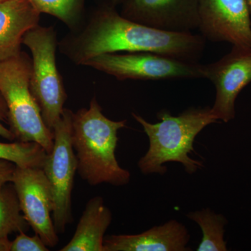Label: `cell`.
Here are the masks:
<instances>
[{
  "instance_id": "25",
  "label": "cell",
  "mask_w": 251,
  "mask_h": 251,
  "mask_svg": "<svg viewBox=\"0 0 251 251\" xmlns=\"http://www.w3.org/2000/svg\"><path fill=\"white\" fill-rule=\"evenodd\" d=\"M5 1V0H0V2H1V1Z\"/></svg>"
},
{
  "instance_id": "13",
  "label": "cell",
  "mask_w": 251,
  "mask_h": 251,
  "mask_svg": "<svg viewBox=\"0 0 251 251\" xmlns=\"http://www.w3.org/2000/svg\"><path fill=\"white\" fill-rule=\"evenodd\" d=\"M40 15L28 0L0 2V62L21 52L25 34L39 25Z\"/></svg>"
},
{
  "instance_id": "6",
  "label": "cell",
  "mask_w": 251,
  "mask_h": 251,
  "mask_svg": "<svg viewBox=\"0 0 251 251\" xmlns=\"http://www.w3.org/2000/svg\"><path fill=\"white\" fill-rule=\"evenodd\" d=\"M72 115V110L64 108L52 130L53 148L48 153L43 167L53 193L52 220L57 234L64 233L68 225L74 221L72 192L77 161L71 137Z\"/></svg>"
},
{
  "instance_id": "17",
  "label": "cell",
  "mask_w": 251,
  "mask_h": 251,
  "mask_svg": "<svg viewBox=\"0 0 251 251\" xmlns=\"http://www.w3.org/2000/svg\"><path fill=\"white\" fill-rule=\"evenodd\" d=\"M48 153L40 145L32 142H0V159L21 168H43Z\"/></svg>"
},
{
  "instance_id": "12",
  "label": "cell",
  "mask_w": 251,
  "mask_h": 251,
  "mask_svg": "<svg viewBox=\"0 0 251 251\" xmlns=\"http://www.w3.org/2000/svg\"><path fill=\"white\" fill-rule=\"evenodd\" d=\"M191 236L184 225L171 220L138 234L105 236L104 251H186Z\"/></svg>"
},
{
  "instance_id": "8",
  "label": "cell",
  "mask_w": 251,
  "mask_h": 251,
  "mask_svg": "<svg viewBox=\"0 0 251 251\" xmlns=\"http://www.w3.org/2000/svg\"><path fill=\"white\" fill-rule=\"evenodd\" d=\"M25 219L49 248L58 244L52 188L43 168L16 167L12 181Z\"/></svg>"
},
{
  "instance_id": "18",
  "label": "cell",
  "mask_w": 251,
  "mask_h": 251,
  "mask_svg": "<svg viewBox=\"0 0 251 251\" xmlns=\"http://www.w3.org/2000/svg\"><path fill=\"white\" fill-rule=\"evenodd\" d=\"M40 14L51 15L69 28L76 27L85 0H28Z\"/></svg>"
},
{
  "instance_id": "2",
  "label": "cell",
  "mask_w": 251,
  "mask_h": 251,
  "mask_svg": "<svg viewBox=\"0 0 251 251\" xmlns=\"http://www.w3.org/2000/svg\"><path fill=\"white\" fill-rule=\"evenodd\" d=\"M126 124V120L113 121L105 117L96 97L88 108L72 112L71 137L77 173L90 186H122L129 183L130 172L120 166L115 156L118 131Z\"/></svg>"
},
{
  "instance_id": "22",
  "label": "cell",
  "mask_w": 251,
  "mask_h": 251,
  "mask_svg": "<svg viewBox=\"0 0 251 251\" xmlns=\"http://www.w3.org/2000/svg\"><path fill=\"white\" fill-rule=\"evenodd\" d=\"M12 241L9 240V237H0V251H11Z\"/></svg>"
},
{
  "instance_id": "7",
  "label": "cell",
  "mask_w": 251,
  "mask_h": 251,
  "mask_svg": "<svg viewBox=\"0 0 251 251\" xmlns=\"http://www.w3.org/2000/svg\"><path fill=\"white\" fill-rule=\"evenodd\" d=\"M83 65L119 80L204 78L202 64L150 52L100 54Z\"/></svg>"
},
{
  "instance_id": "9",
  "label": "cell",
  "mask_w": 251,
  "mask_h": 251,
  "mask_svg": "<svg viewBox=\"0 0 251 251\" xmlns=\"http://www.w3.org/2000/svg\"><path fill=\"white\" fill-rule=\"evenodd\" d=\"M204 78L214 84L216 99L211 108L217 121L227 123L236 116L238 96L251 82V48L233 46L219 60L202 65Z\"/></svg>"
},
{
  "instance_id": "4",
  "label": "cell",
  "mask_w": 251,
  "mask_h": 251,
  "mask_svg": "<svg viewBox=\"0 0 251 251\" xmlns=\"http://www.w3.org/2000/svg\"><path fill=\"white\" fill-rule=\"evenodd\" d=\"M31 58L23 51L0 62V92L7 105L8 125L16 140L39 144L49 153L53 148V132L46 126L31 94Z\"/></svg>"
},
{
  "instance_id": "21",
  "label": "cell",
  "mask_w": 251,
  "mask_h": 251,
  "mask_svg": "<svg viewBox=\"0 0 251 251\" xmlns=\"http://www.w3.org/2000/svg\"><path fill=\"white\" fill-rule=\"evenodd\" d=\"M16 167L12 162L0 159V188L11 182Z\"/></svg>"
},
{
  "instance_id": "10",
  "label": "cell",
  "mask_w": 251,
  "mask_h": 251,
  "mask_svg": "<svg viewBox=\"0 0 251 251\" xmlns=\"http://www.w3.org/2000/svg\"><path fill=\"white\" fill-rule=\"evenodd\" d=\"M201 35L213 42L251 48V15L247 0H198Z\"/></svg>"
},
{
  "instance_id": "15",
  "label": "cell",
  "mask_w": 251,
  "mask_h": 251,
  "mask_svg": "<svg viewBox=\"0 0 251 251\" xmlns=\"http://www.w3.org/2000/svg\"><path fill=\"white\" fill-rule=\"evenodd\" d=\"M187 217L200 226L202 239L198 246V251H227V243L225 241V227L228 221L223 214H216L210 209L190 212Z\"/></svg>"
},
{
  "instance_id": "20",
  "label": "cell",
  "mask_w": 251,
  "mask_h": 251,
  "mask_svg": "<svg viewBox=\"0 0 251 251\" xmlns=\"http://www.w3.org/2000/svg\"><path fill=\"white\" fill-rule=\"evenodd\" d=\"M8 120H9V112H8L7 105L2 94L0 92V136L9 141H14L16 140L14 135L9 128H7L4 125V123L8 124Z\"/></svg>"
},
{
  "instance_id": "11",
  "label": "cell",
  "mask_w": 251,
  "mask_h": 251,
  "mask_svg": "<svg viewBox=\"0 0 251 251\" xmlns=\"http://www.w3.org/2000/svg\"><path fill=\"white\" fill-rule=\"evenodd\" d=\"M120 14L164 31L192 32L199 26L198 0H126Z\"/></svg>"
},
{
  "instance_id": "14",
  "label": "cell",
  "mask_w": 251,
  "mask_h": 251,
  "mask_svg": "<svg viewBox=\"0 0 251 251\" xmlns=\"http://www.w3.org/2000/svg\"><path fill=\"white\" fill-rule=\"evenodd\" d=\"M112 214L103 198L96 196L87 202L75 233L61 251H104L105 232Z\"/></svg>"
},
{
  "instance_id": "5",
  "label": "cell",
  "mask_w": 251,
  "mask_h": 251,
  "mask_svg": "<svg viewBox=\"0 0 251 251\" xmlns=\"http://www.w3.org/2000/svg\"><path fill=\"white\" fill-rule=\"evenodd\" d=\"M23 44L31 54V94L40 108L44 123L52 131L62 117L67 99L56 62L58 42L55 29L39 25L25 34Z\"/></svg>"
},
{
  "instance_id": "19",
  "label": "cell",
  "mask_w": 251,
  "mask_h": 251,
  "mask_svg": "<svg viewBox=\"0 0 251 251\" xmlns=\"http://www.w3.org/2000/svg\"><path fill=\"white\" fill-rule=\"evenodd\" d=\"M49 248L38 234L29 237L25 232L18 233L11 244V251H49Z\"/></svg>"
},
{
  "instance_id": "24",
  "label": "cell",
  "mask_w": 251,
  "mask_h": 251,
  "mask_svg": "<svg viewBox=\"0 0 251 251\" xmlns=\"http://www.w3.org/2000/svg\"><path fill=\"white\" fill-rule=\"evenodd\" d=\"M248 5H249V9H250V12L251 15V0H247Z\"/></svg>"
},
{
  "instance_id": "1",
  "label": "cell",
  "mask_w": 251,
  "mask_h": 251,
  "mask_svg": "<svg viewBox=\"0 0 251 251\" xmlns=\"http://www.w3.org/2000/svg\"><path fill=\"white\" fill-rule=\"evenodd\" d=\"M206 39L193 32L161 30L122 16L115 8L102 6L80 30L58 43L60 52L77 65L89 59L119 52H150L198 62Z\"/></svg>"
},
{
  "instance_id": "3",
  "label": "cell",
  "mask_w": 251,
  "mask_h": 251,
  "mask_svg": "<svg viewBox=\"0 0 251 251\" xmlns=\"http://www.w3.org/2000/svg\"><path fill=\"white\" fill-rule=\"evenodd\" d=\"M132 116L143 126L150 141L148 152L138 163L143 174L164 175L168 171L164 166L167 162L181 163L188 174L202 169V162L190 155L195 153L193 143L197 135L208 125L218 122L210 107L190 108L177 116L161 110L157 115L159 122L155 124L133 112Z\"/></svg>"
},
{
  "instance_id": "23",
  "label": "cell",
  "mask_w": 251,
  "mask_h": 251,
  "mask_svg": "<svg viewBox=\"0 0 251 251\" xmlns=\"http://www.w3.org/2000/svg\"><path fill=\"white\" fill-rule=\"evenodd\" d=\"M126 0H103V6H110L115 8L119 4H122Z\"/></svg>"
},
{
  "instance_id": "16",
  "label": "cell",
  "mask_w": 251,
  "mask_h": 251,
  "mask_svg": "<svg viewBox=\"0 0 251 251\" xmlns=\"http://www.w3.org/2000/svg\"><path fill=\"white\" fill-rule=\"evenodd\" d=\"M29 227L21 211L14 185L5 184L0 188V237L27 232Z\"/></svg>"
}]
</instances>
